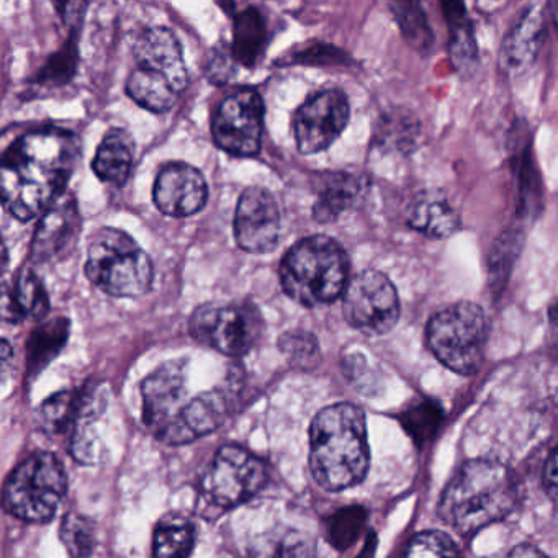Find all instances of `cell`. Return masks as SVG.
<instances>
[{
	"mask_svg": "<svg viewBox=\"0 0 558 558\" xmlns=\"http://www.w3.org/2000/svg\"><path fill=\"white\" fill-rule=\"evenodd\" d=\"M77 158L80 140L66 130H35L15 140L0 171L5 210L21 221L45 214L64 194Z\"/></svg>",
	"mask_w": 558,
	"mask_h": 558,
	"instance_id": "6da1fadb",
	"label": "cell"
},
{
	"mask_svg": "<svg viewBox=\"0 0 558 558\" xmlns=\"http://www.w3.org/2000/svg\"><path fill=\"white\" fill-rule=\"evenodd\" d=\"M371 465L367 423L361 408L339 403L316 414L310 429V469L328 492L352 488Z\"/></svg>",
	"mask_w": 558,
	"mask_h": 558,
	"instance_id": "7a4b0ae2",
	"label": "cell"
},
{
	"mask_svg": "<svg viewBox=\"0 0 558 558\" xmlns=\"http://www.w3.org/2000/svg\"><path fill=\"white\" fill-rule=\"evenodd\" d=\"M518 501L514 473L505 463L475 459L463 463L444 489L439 514L463 537L505 519Z\"/></svg>",
	"mask_w": 558,
	"mask_h": 558,
	"instance_id": "3957f363",
	"label": "cell"
},
{
	"mask_svg": "<svg viewBox=\"0 0 558 558\" xmlns=\"http://www.w3.org/2000/svg\"><path fill=\"white\" fill-rule=\"evenodd\" d=\"M348 254L329 236L299 241L280 263L283 292L303 306L328 305L344 295L349 283Z\"/></svg>",
	"mask_w": 558,
	"mask_h": 558,
	"instance_id": "277c9868",
	"label": "cell"
},
{
	"mask_svg": "<svg viewBox=\"0 0 558 558\" xmlns=\"http://www.w3.org/2000/svg\"><path fill=\"white\" fill-rule=\"evenodd\" d=\"M86 274L110 296H142L151 289L153 263L132 236L116 228L94 234L87 250Z\"/></svg>",
	"mask_w": 558,
	"mask_h": 558,
	"instance_id": "5b68a950",
	"label": "cell"
},
{
	"mask_svg": "<svg viewBox=\"0 0 558 558\" xmlns=\"http://www.w3.org/2000/svg\"><path fill=\"white\" fill-rule=\"evenodd\" d=\"M489 323L475 303L459 302L436 313L427 323L426 342L437 361L460 375L482 367Z\"/></svg>",
	"mask_w": 558,
	"mask_h": 558,
	"instance_id": "8992f818",
	"label": "cell"
},
{
	"mask_svg": "<svg viewBox=\"0 0 558 558\" xmlns=\"http://www.w3.org/2000/svg\"><path fill=\"white\" fill-rule=\"evenodd\" d=\"M66 488V473L60 460L48 452L34 453L9 476L4 506L22 521L47 522L57 514Z\"/></svg>",
	"mask_w": 558,
	"mask_h": 558,
	"instance_id": "52a82bcc",
	"label": "cell"
},
{
	"mask_svg": "<svg viewBox=\"0 0 558 558\" xmlns=\"http://www.w3.org/2000/svg\"><path fill=\"white\" fill-rule=\"evenodd\" d=\"M187 362H166L143 381V421L153 436L171 446L185 442L184 414L191 403Z\"/></svg>",
	"mask_w": 558,
	"mask_h": 558,
	"instance_id": "ba28073f",
	"label": "cell"
},
{
	"mask_svg": "<svg viewBox=\"0 0 558 558\" xmlns=\"http://www.w3.org/2000/svg\"><path fill=\"white\" fill-rule=\"evenodd\" d=\"M189 329L201 344L241 357L259 341L263 316L250 302L208 303L195 310Z\"/></svg>",
	"mask_w": 558,
	"mask_h": 558,
	"instance_id": "9c48e42d",
	"label": "cell"
},
{
	"mask_svg": "<svg viewBox=\"0 0 558 558\" xmlns=\"http://www.w3.org/2000/svg\"><path fill=\"white\" fill-rule=\"evenodd\" d=\"M342 310L349 325L367 336L387 335L401 313L397 289L378 270H365L348 283Z\"/></svg>",
	"mask_w": 558,
	"mask_h": 558,
	"instance_id": "30bf717a",
	"label": "cell"
},
{
	"mask_svg": "<svg viewBox=\"0 0 558 558\" xmlns=\"http://www.w3.org/2000/svg\"><path fill=\"white\" fill-rule=\"evenodd\" d=\"M263 460L243 447L225 446L218 450L204 476V493L211 505L234 508L253 498L266 485Z\"/></svg>",
	"mask_w": 558,
	"mask_h": 558,
	"instance_id": "8fae6325",
	"label": "cell"
},
{
	"mask_svg": "<svg viewBox=\"0 0 558 558\" xmlns=\"http://www.w3.org/2000/svg\"><path fill=\"white\" fill-rule=\"evenodd\" d=\"M218 148L236 158L259 155L264 133V100L254 89H240L218 107L211 123Z\"/></svg>",
	"mask_w": 558,
	"mask_h": 558,
	"instance_id": "7c38bea8",
	"label": "cell"
},
{
	"mask_svg": "<svg viewBox=\"0 0 558 558\" xmlns=\"http://www.w3.org/2000/svg\"><path fill=\"white\" fill-rule=\"evenodd\" d=\"M351 106L348 96L339 89L313 94L300 107L295 117L296 148L302 155L328 149L348 126Z\"/></svg>",
	"mask_w": 558,
	"mask_h": 558,
	"instance_id": "4fadbf2b",
	"label": "cell"
},
{
	"mask_svg": "<svg viewBox=\"0 0 558 558\" xmlns=\"http://www.w3.org/2000/svg\"><path fill=\"white\" fill-rule=\"evenodd\" d=\"M280 211L266 189L250 187L241 194L234 214L238 246L251 254L270 253L279 243Z\"/></svg>",
	"mask_w": 558,
	"mask_h": 558,
	"instance_id": "5bb4252c",
	"label": "cell"
},
{
	"mask_svg": "<svg viewBox=\"0 0 558 558\" xmlns=\"http://www.w3.org/2000/svg\"><path fill=\"white\" fill-rule=\"evenodd\" d=\"M509 153V166L515 182L518 195V217L521 221H531L542 210V175L535 162L532 130L524 119L515 120L506 140Z\"/></svg>",
	"mask_w": 558,
	"mask_h": 558,
	"instance_id": "9a60e30c",
	"label": "cell"
},
{
	"mask_svg": "<svg viewBox=\"0 0 558 558\" xmlns=\"http://www.w3.org/2000/svg\"><path fill=\"white\" fill-rule=\"evenodd\" d=\"M153 197L159 211L168 217H191L207 205V181L198 169L185 162H171L156 178Z\"/></svg>",
	"mask_w": 558,
	"mask_h": 558,
	"instance_id": "2e32d148",
	"label": "cell"
},
{
	"mask_svg": "<svg viewBox=\"0 0 558 558\" xmlns=\"http://www.w3.org/2000/svg\"><path fill=\"white\" fill-rule=\"evenodd\" d=\"M81 233V215L73 195L61 194L41 218L32 243L37 263L63 259L74 250Z\"/></svg>",
	"mask_w": 558,
	"mask_h": 558,
	"instance_id": "e0dca14e",
	"label": "cell"
},
{
	"mask_svg": "<svg viewBox=\"0 0 558 558\" xmlns=\"http://www.w3.org/2000/svg\"><path fill=\"white\" fill-rule=\"evenodd\" d=\"M545 37V11L541 4H529L502 38L499 61L511 74L524 73L541 53Z\"/></svg>",
	"mask_w": 558,
	"mask_h": 558,
	"instance_id": "ac0fdd59",
	"label": "cell"
},
{
	"mask_svg": "<svg viewBox=\"0 0 558 558\" xmlns=\"http://www.w3.org/2000/svg\"><path fill=\"white\" fill-rule=\"evenodd\" d=\"M140 66L165 74L178 93L189 84L187 68L178 37L169 28H148L140 35L133 47Z\"/></svg>",
	"mask_w": 558,
	"mask_h": 558,
	"instance_id": "d6986e66",
	"label": "cell"
},
{
	"mask_svg": "<svg viewBox=\"0 0 558 558\" xmlns=\"http://www.w3.org/2000/svg\"><path fill=\"white\" fill-rule=\"evenodd\" d=\"M408 225L429 240H446L460 227L459 215L439 191H424L408 210Z\"/></svg>",
	"mask_w": 558,
	"mask_h": 558,
	"instance_id": "ffe728a7",
	"label": "cell"
},
{
	"mask_svg": "<svg viewBox=\"0 0 558 558\" xmlns=\"http://www.w3.org/2000/svg\"><path fill=\"white\" fill-rule=\"evenodd\" d=\"M50 308L47 290H45L41 280L32 272L31 269H24L19 274L14 286H4V296H2V318L4 322L19 323L28 318H44Z\"/></svg>",
	"mask_w": 558,
	"mask_h": 558,
	"instance_id": "44dd1931",
	"label": "cell"
},
{
	"mask_svg": "<svg viewBox=\"0 0 558 558\" xmlns=\"http://www.w3.org/2000/svg\"><path fill=\"white\" fill-rule=\"evenodd\" d=\"M368 189V181L361 174L352 172H335L328 175L318 201L313 207V217L319 223L338 220L344 211L354 207Z\"/></svg>",
	"mask_w": 558,
	"mask_h": 558,
	"instance_id": "7402d4cb",
	"label": "cell"
},
{
	"mask_svg": "<svg viewBox=\"0 0 558 558\" xmlns=\"http://www.w3.org/2000/svg\"><path fill=\"white\" fill-rule=\"evenodd\" d=\"M423 125L416 113L408 109L385 112L375 126V148L393 155L411 156L420 148Z\"/></svg>",
	"mask_w": 558,
	"mask_h": 558,
	"instance_id": "603a6c76",
	"label": "cell"
},
{
	"mask_svg": "<svg viewBox=\"0 0 558 558\" xmlns=\"http://www.w3.org/2000/svg\"><path fill=\"white\" fill-rule=\"evenodd\" d=\"M135 146L125 130H110L97 149L93 169L97 178L107 184L123 187L132 174Z\"/></svg>",
	"mask_w": 558,
	"mask_h": 558,
	"instance_id": "cb8c5ba5",
	"label": "cell"
},
{
	"mask_svg": "<svg viewBox=\"0 0 558 558\" xmlns=\"http://www.w3.org/2000/svg\"><path fill=\"white\" fill-rule=\"evenodd\" d=\"M388 8L408 47L421 57L430 54L436 37L421 0H388Z\"/></svg>",
	"mask_w": 558,
	"mask_h": 558,
	"instance_id": "d4e9b609",
	"label": "cell"
},
{
	"mask_svg": "<svg viewBox=\"0 0 558 558\" xmlns=\"http://www.w3.org/2000/svg\"><path fill=\"white\" fill-rule=\"evenodd\" d=\"M126 93L143 109L155 113L168 112L179 94L165 74L143 66L130 74Z\"/></svg>",
	"mask_w": 558,
	"mask_h": 558,
	"instance_id": "484cf974",
	"label": "cell"
},
{
	"mask_svg": "<svg viewBox=\"0 0 558 558\" xmlns=\"http://www.w3.org/2000/svg\"><path fill=\"white\" fill-rule=\"evenodd\" d=\"M233 58L246 68H253L263 57L267 44V28L256 9L241 12L234 21Z\"/></svg>",
	"mask_w": 558,
	"mask_h": 558,
	"instance_id": "4316f807",
	"label": "cell"
},
{
	"mask_svg": "<svg viewBox=\"0 0 558 558\" xmlns=\"http://www.w3.org/2000/svg\"><path fill=\"white\" fill-rule=\"evenodd\" d=\"M195 529L182 515H166L155 532L153 554L156 557H187L194 550Z\"/></svg>",
	"mask_w": 558,
	"mask_h": 558,
	"instance_id": "83f0119b",
	"label": "cell"
},
{
	"mask_svg": "<svg viewBox=\"0 0 558 558\" xmlns=\"http://www.w3.org/2000/svg\"><path fill=\"white\" fill-rule=\"evenodd\" d=\"M81 410V395L76 391H60L48 398L38 410V423L48 434L64 433L76 424Z\"/></svg>",
	"mask_w": 558,
	"mask_h": 558,
	"instance_id": "f1b7e54d",
	"label": "cell"
},
{
	"mask_svg": "<svg viewBox=\"0 0 558 558\" xmlns=\"http://www.w3.org/2000/svg\"><path fill=\"white\" fill-rule=\"evenodd\" d=\"M442 420V407L434 400H424L421 403L413 404L400 417L404 430L410 434L411 439L417 446H423L436 436Z\"/></svg>",
	"mask_w": 558,
	"mask_h": 558,
	"instance_id": "f546056e",
	"label": "cell"
},
{
	"mask_svg": "<svg viewBox=\"0 0 558 558\" xmlns=\"http://www.w3.org/2000/svg\"><path fill=\"white\" fill-rule=\"evenodd\" d=\"M522 241H524V230L521 227L509 228L496 241L495 250H493L492 259H489V277L495 289H501L506 277L511 272L512 264L518 257L521 250Z\"/></svg>",
	"mask_w": 558,
	"mask_h": 558,
	"instance_id": "4dcf8cb0",
	"label": "cell"
},
{
	"mask_svg": "<svg viewBox=\"0 0 558 558\" xmlns=\"http://www.w3.org/2000/svg\"><path fill=\"white\" fill-rule=\"evenodd\" d=\"M367 522V511L361 506L341 509L329 519L328 537L332 547L345 550L361 537Z\"/></svg>",
	"mask_w": 558,
	"mask_h": 558,
	"instance_id": "1f68e13d",
	"label": "cell"
},
{
	"mask_svg": "<svg viewBox=\"0 0 558 558\" xmlns=\"http://www.w3.org/2000/svg\"><path fill=\"white\" fill-rule=\"evenodd\" d=\"M449 58L453 71L463 80H469L476 73L480 57L475 28L449 34Z\"/></svg>",
	"mask_w": 558,
	"mask_h": 558,
	"instance_id": "d6a6232c",
	"label": "cell"
},
{
	"mask_svg": "<svg viewBox=\"0 0 558 558\" xmlns=\"http://www.w3.org/2000/svg\"><path fill=\"white\" fill-rule=\"evenodd\" d=\"M61 538L66 545L68 551L74 557H87L96 547V532L93 522L83 515L68 514L61 524Z\"/></svg>",
	"mask_w": 558,
	"mask_h": 558,
	"instance_id": "836d02e7",
	"label": "cell"
},
{
	"mask_svg": "<svg viewBox=\"0 0 558 558\" xmlns=\"http://www.w3.org/2000/svg\"><path fill=\"white\" fill-rule=\"evenodd\" d=\"M68 339V322L60 319L54 322L53 325L44 326L34 332V338L31 342V362L35 368L40 367V364H47Z\"/></svg>",
	"mask_w": 558,
	"mask_h": 558,
	"instance_id": "e575fe53",
	"label": "cell"
},
{
	"mask_svg": "<svg viewBox=\"0 0 558 558\" xmlns=\"http://www.w3.org/2000/svg\"><path fill=\"white\" fill-rule=\"evenodd\" d=\"M404 555L407 557H457L459 550L449 535L439 531H426L411 538Z\"/></svg>",
	"mask_w": 558,
	"mask_h": 558,
	"instance_id": "d590c367",
	"label": "cell"
},
{
	"mask_svg": "<svg viewBox=\"0 0 558 558\" xmlns=\"http://www.w3.org/2000/svg\"><path fill=\"white\" fill-rule=\"evenodd\" d=\"M77 51L76 44L71 38L70 44L64 45L63 51L51 58L50 63L41 71L38 83H68L76 71Z\"/></svg>",
	"mask_w": 558,
	"mask_h": 558,
	"instance_id": "8d00e7d4",
	"label": "cell"
},
{
	"mask_svg": "<svg viewBox=\"0 0 558 558\" xmlns=\"http://www.w3.org/2000/svg\"><path fill=\"white\" fill-rule=\"evenodd\" d=\"M292 63L316 64V66H344L351 63V58L348 53L339 50V48L331 47V45H312L308 50L302 51L296 54Z\"/></svg>",
	"mask_w": 558,
	"mask_h": 558,
	"instance_id": "74e56055",
	"label": "cell"
},
{
	"mask_svg": "<svg viewBox=\"0 0 558 558\" xmlns=\"http://www.w3.org/2000/svg\"><path fill=\"white\" fill-rule=\"evenodd\" d=\"M436 2L440 12H442L444 21L447 22L449 34L473 28L469 11H466L465 0H436Z\"/></svg>",
	"mask_w": 558,
	"mask_h": 558,
	"instance_id": "f35d334b",
	"label": "cell"
},
{
	"mask_svg": "<svg viewBox=\"0 0 558 558\" xmlns=\"http://www.w3.org/2000/svg\"><path fill=\"white\" fill-rule=\"evenodd\" d=\"M280 344H282L283 352L292 357H313L318 351L316 339L306 332H290V335L283 336Z\"/></svg>",
	"mask_w": 558,
	"mask_h": 558,
	"instance_id": "ab89813d",
	"label": "cell"
},
{
	"mask_svg": "<svg viewBox=\"0 0 558 558\" xmlns=\"http://www.w3.org/2000/svg\"><path fill=\"white\" fill-rule=\"evenodd\" d=\"M544 485L551 501L558 508V447L551 452L547 463H545Z\"/></svg>",
	"mask_w": 558,
	"mask_h": 558,
	"instance_id": "60d3db41",
	"label": "cell"
},
{
	"mask_svg": "<svg viewBox=\"0 0 558 558\" xmlns=\"http://www.w3.org/2000/svg\"><path fill=\"white\" fill-rule=\"evenodd\" d=\"M231 71L228 68V58L227 57H218L215 58L214 63H211L210 71H208V76L214 80V83H227L228 77H230Z\"/></svg>",
	"mask_w": 558,
	"mask_h": 558,
	"instance_id": "b9f144b4",
	"label": "cell"
},
{
	"mask_svg": "<svg viewBox=\"0 0 558 558\" xmlns=\"http://www.w3.org/2000/svg\"><path fill=\"white\" fill-rule=\"evenodd\" d=\"M548 14H550L551 24H554L555 34L558 37V0H547Z\"/></svg>",
	"mask_w": 558,
	"mask_h": 558,
	"instance_id": "7bdbcfd3",
	"label": "cell"
},
{
	"mask_svg": "<svg viewBox=\"0 0 558 558\" xmlns=\"http://www.w3.org/2000/svg\"><path fill=\"white\" fill-rule=\"evenodd\" d=\"M54 8H57V11L60 12L61 17H63V21L66 22L68 14H70L71 5H73V0H53Z\"/></svg>",
	"mask_w": 558,
	"mask_h": 558,
	"instance_id": "ee69618b",
	"label": "cell"
},
{
	"mask_svg": "<svg viewBox=\"0 0 558 558\" xmlns=\"http://www.w3.org/2000/svg\"><path fill=\"white\" fill-rule=\"evenodd\" d=\"M511 555H542V551H538L537 548H527V550H524V547L515 548L514 551H512Z\"/></svg>",
	"mask_w": 558,
	"mask_h": 558,
	"instance_id": "f6af8a7d",
	"label": "cell"
},
{
	"mask_svg": "<svg viewBox=\"0 0 558 558\" xmlns=\"http://www.w3.org/2000/svg\"><path fill=\"white\" fill-rule=\"evenodd\" d=\"M231 5H233V0H223V8L230 11Z\"/></svg>",
	"mask_w": 558,
	"mask_h": 558,
	"instance_id": "bcb514c9",
	"label": "cell"
}]
</instances>
